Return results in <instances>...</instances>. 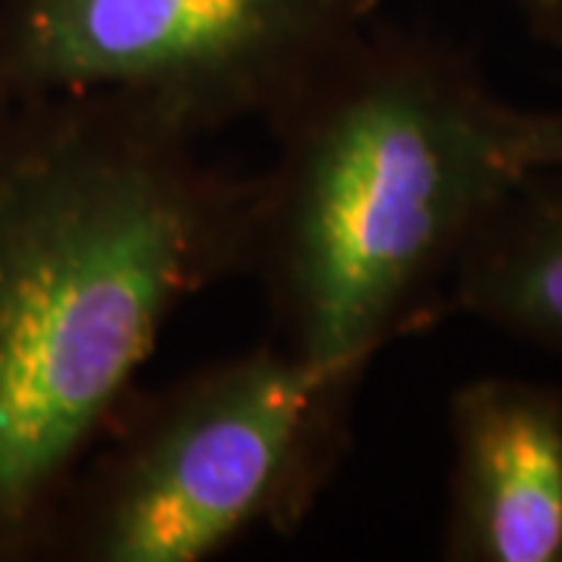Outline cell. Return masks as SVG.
I'll return each mask as SVG.
<instances>
[{
	"instance_id": "277c9868",
	"label": "cell",
	"mask_w": 562,
	"mask_h": 562,
	"mask_svg": "<svg viewBox=\"0 0 562 562\" xmlns=\"http://www.w3.org/2000/svg\"><path fill=\"white\" fill-rule=\"evenodd\" d=\"M382 0H0V103L132 94L206 138L262 125Z\"/></svg>"
},
{
	"instance_id": "52a82bcc",
	"label": "cell",
	"mask_w": 562,
	"mask_h": 562,
	"mask_svg": "<svg viewBox=\"0 0 562 562\" xmlns=\"http://www.w3.org/2000/svg\"><path fill=\"white\" fill-rule=\"evenodd\" d=\"M516 162L519 169H562V106L560 110L519 106Z\"/></svg>"
},
{
	"instance_id": "8992f818",
	"label": "cell",
	"mask_w": 562,
	"mask_h": 562,
	"mask_svg": "<svg viewBox=\"0 0 562 562\" xmlns=\"http://www.w3.org/2000/svg\"><path fill=\"white\" fill-rule=\"evenodd\" d=\"M562 357V169H525L462 250L447 316Z\"/></svg>"
},
{
	"instance_id": "6da1fadb",
	"label": "cell",
	"mask_w": 562,
	"mask_h": 562,
	"mask_svg": "<svg viewBox=\"0 0 562 562\" xmlns=\"http://www.w3.org/2000/svg\"><path fill=\"white\" fill-rule=\"evenodd\" d=\"M254 176L132 94L0 103V562H41L166 325L244 279Z\"/></svg>"
},
{
	"instance_id": "5b68a950",
	"label": "cell",
	"mask_w": 562,
	"mask_h": 562,
	"mask_svg": "<svg viewBox=\"0 0 562 562\" xmlns=\"http://www.w3.org/2000/svg\"><path fill=\"white\" fill-rule=\"evenodd\" d=\"M447 562H562V384L479 375L447 401Z\"/></svg>"
},
{
	"instance_id": "3957f363",
	"label": "cell",
	"mask_w": 562,
	"mask_h": 562,
	"mask_svg": "<svg viewBox=\"0 0 562 562\" xmlns=\"http://www.w3.org/2000/svg\"><path fill=\"white\" fill-rule=\"evenodd\" d=\"M362 375L266 335L138 384L50 522L41 562H206L294 535L353 447Z\"/></svg>"
},
{
	"instance_id": "7a4b0ae2",
	"label": "cell",
	"mask_w": 562,
	"mask_h": 562,
	"mask_svg": "<svg viewBox=\"0 0 562 562\" xmlns=\"http://www.w3.org/2000/svg\"><path fill=\"white\" fill-rule=\"evenodd\" d=\"M519 106L475 54L369 22L266 122L247 279L269 335L303 360L369 375L391 344L447 316L462 250L516 179Z\"/></svg>"
},
{
	"instance_id": "ba28073f",
	"label": "cell",
	"mask_w": 562,
	"mask_h": 562,
	"mask_svg": "<svg viewBox=\"0 0 562 562\" xmlns=\"http://www.w3.org/2000/svg\"><path fill=\"white\" fill-rule=\"evenodd\" d=\"M525 32L543 47L562 50V0H509Z\"/></svg>"
}]
</instances>
